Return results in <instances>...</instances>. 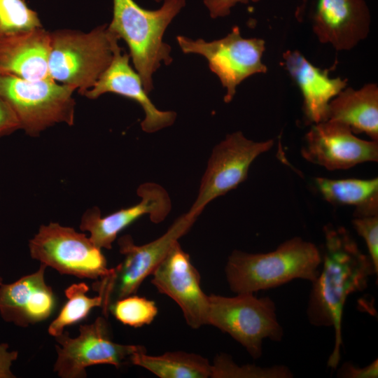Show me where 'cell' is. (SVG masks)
I'll list each match as a JSON object with an SVG mask.
<instances>
[{"instance_id":"obj_26","label":"cell","mask_w":378,"mask_h":378,"mask_svg":"<svg viewBox=\"0 0 378 378\" xmlns=\"http://www.w3.org/2000/svg\"><path fill=\"white\" fill-rule=\"evenodd\" d=\"M42 27L38 14L24 0H0V36Z\"/></svg>"},{"instance_id":"obj_1","label":"cell","mask_w":378,"mask_h":378,"mask_svg":"<svg viewBox=\"0 0 378 378\" xmlns=\"http://www.w3.org/2000/svg\"><path fill=\"white\" fill-rule=\"evenodd\" d=\"M323 232L321 266L312 283L307 316L314 326L333 328L335 344L327 365L335 369L341 358L345 302L351 294L364 290L370 276L378 273L370 256L360 249L346 228L328 224Z\"/></svg>"},{"instance_id":"obj_29","label":"cell","mask_w":378,"mask_h":378,"mask_svg":"<svg viewBox=\"0 0 378 378\" xmlns=\"http://www.w3.org/2000/svg\"><path fill=\"white\" fill-rule=\"evenodd\" d=\"M260 0H203L204 6L209 12L211 18L225 17L230 14L231 9L236 4H248L250 1L256 3Z\"/></svg>"},{"instance_id":"obj_13","label":"cell","mask_w":378,"mask_h":378,"mask_svg":"<svg viewBox=\"0 0 378 378\" xmlns=\"http://www.w3.org/2000/svg\"><path fill=\"white\" fill-rule=\"evenodd\" d=\"M151 283L181 308L194 329L207 325L209 295L201 286L200 273L177 241L152 273Z\"/></svg>"},{"instance_id":"obj_28","label":"cell","mask_w":378,"mask_h":378,"mask_svg":"<svg viewBox=\"0 0 378 378\" xmlns=\"http://www.w3.org/2000/svg\"><path fill=\"white\" fill-rule=\"evenodd\" d=\"M336 375L340 378H377L378 360H373L364 368L357 367L350 362H345L337 370Z\"/></svg>"},{"instance_id":"obj_31","label":"cell","mask_w":378,"mask_h":378,"mask_svg":"<svg viewBox=\"0 0 378 378\" xmlns=\"http://www.w3.org/2000/svg\"><path fill=\"white\" fill-rule=\"evenodd\" d=\"M18 356L17 351H9V345L7 343L0 342V378L15 377L11 371V366Z\"/></svg>"},{"instance_id":"obj_22","label":"cell","mask_w":378,"mask_h":378,"mask_svg":"<svg viewBox=\"0 0 378 378\" xmlns=\"http://www.w3.org/2000/svg\"><path fill=\"white\" fill-rule=\"evenodd\" d=\"M130 362L160 378H208L211 374L209 360L193 353L172 351L150 356L140 351L130 356Z\"/></svg>"},{"instance_id":"obj_10","label":"cell","mask_w":378,"mask_h":378,"mask_svg":"<svg viewBox=\"0 0 378 378\" xmlns=\"http://www.w3.org/2000/svg\"><path fill=\"white\" fill-rule=\"evenodd\" d=\"M57 357L53 370L62 378H85L88 367L107 364L116 368L130 362L143 346L122 344L113 341L107 320L99 316L79 327V335L71 337L67 332L55 337Z\"/></svg>"},{"instance_id":"obj_32","label":"cell","mask_w":378,"mask_h":378,"mask_svg":"<svg viewBox=\"0 0 378 378\" xmlns=\"http://www.w3.org/2000/svg\"><path fill=\"white\" fill-rule=\"evenodd\" d=\"M3 284V278L0 276V285Z\"/></svg>"},{"instance_id":"obj_20","label":"cell","mask_w":378,"mask_h":378,"mask_svg":"<svg viewBox=\"0 0 378 378\" xmlns=\"http://www.w3.org/2000/svg\"><path fill=\"white\" fill-rule=\"evenodd\" d=\"M326 120L343 123L353 133H365L378 141V87L368 83L359 90L346 87L329 102Z\"/></svg>"},{"instance_id":"obj_4","label":"cell","mask_w":378,"mask_h":378,"mask_svg":"<svg viewBox=\"0 0 378 378\" xmlns=\"http://www.w3.org/2000/svg\"><path fill=\"white\" fill-rule=\"evenodd\" d=\"M197 217L188 211L178 217L167 232L156 239L143 245L134 244L132 237L119 238V251L123 259L108 274L92 284V288L102 298V312L108 315L114 301L134 295L142 282L155 270L178 240L186 234Z\"/></svg>"},{"instance_id":"obj_5","label":"cell","mask_w":378,"mask_h":378,"mask_svg":"<svg viewBox=\"0 0 378 378\" xmlns=\"http://www.w3.org/2000/svg\"><path fill=\"white\" fill-rule=\"evenodd\" d=\"M50 78L78 89L83 95L93 88L113 57L111 35L106 24L88 33L57 30L50 32Z\"/></svg>"},{"instance_id":"obj_2","label":"cell","mask_w":378,"mask_h":378,"mask_svg":"<svg viewBox=\"0 0 378 378\" xmlns=\"http://www.w3.org/2000/svg\"><path fill=\"white\" fill-rule=\"evenodd\" d=\"M322 262L320 249L300 237L289 239L268 253L233 251L225 267L230 290L254 293L300 279L313 283Z\"/></svg>"},{"instance_id":"obj_12","label":"cell","mask_w":378,"mask_h":378,"mask_svg":"<svg viewBox=\"0 0 378 378\" xmlns=\"http://www.w3.org/2000/svg\"><path fill=\"white\" fill-rule=\"evenodd\" d=\"M303 158L328 170L378 161V141L356 136L347 125L331 120L313 124L301 148Z\"/></svg>"},{"instance_id":"obj_24","label":"cell","mask_w":378,"mask_h":378,"mask_svg":"<svg viewBox=\"0 0 378 378\" xmlns=\"http://www.w3.org/2000/svg\"><path fill=\"white\" fill-rule=\"evenodd\" d=\"M211 378H292V371L285 365L260 367L255 364L239 365L225 353L216 355L211 364Z\"/></svg>"},{"instance_id":"obj_11","label":"cell","mask_w":378,"mask_h":378,"mask_svg":"<svg viewBox=\"0 0 378 378\" xmlns=\"http://www.w3.org/2000/svg\"><path fill=\"white\" fill-rule=\"evenodd\" d=\"M273 145V139L253 141L241 132L227 134L214 148L197 197L188 212L198 217L209 202L237 188L246 179L255 158Z\"/></svg>"},{"instance_id":"obj_15","label":"cell","mask_w":378,"mask_h":378,"mask_svg":"<svg viewBox=\"0 0 378 378\" xmlns=\"http://www.w3.org/2000/svg\"><path fill=\"white\" fill-rule=\"evenodd\" d=\"M108 31L111 35V62L93 88L87 90L83 95L94 99L103 94L111 92L134 100L144 111L145 118L141 126L143 131L147 133H153L172 125L176 120V113L172 111H160L155 107L146 92L139 75L129 63L130 54L119 46V38Z\"/></svg>"},{"instance_id":"obj_16","label":"cell","mask_w":378,"mask_h":378,"mask_svg":"<svg viewBox=\"0 0 378 378\" xmlns=\"http://www.w3.org/2000/svg\"><path fill=\"white\" fill-rule=\"evenodd\" d=\"M311 19L318 41L337 50L354 48L368 36L371 23L364 0H315Z\"/></svg>"},{"instance_id":"obj_14","label":"cell","mask_w":378,"mask_h":378,"mask_svg":"<svg viewBox=\"0 0 378 378\" xmlns=\"http://www.w3.org/2000/svg\"><path fill=\"white\" fill-rule=\"evenodd\" d=\"M141 201L102 217L98 207L88 209L82 216L80 229L90 233V239L99 248L111 249L117 235L144 215L151 221H163L172 209L167 190L155 183H145L137 189Z\"/></svg>"},{"instance_id":"obj_23","label":"cell","mask_w":378,"mask_h":378,"mask_svg":"<svg viewBox=\"0 0 378 378\" xmlns=\"http://www.w3.org/2000/svg\"><path fill=\"white\" fill-rule=\"evenodd\" d=\"M88 290V286L83 282L71 284L64 290L67 301L48 328L51 336L60 335L66 327L85 318L92 309L102 307V297L91 298L87 295Z\"/></svg>"},{"instance_id":"obj_21","label":"cell","mask_w":378,"mask_h":378,"mask_svg":"<svg viewBox=\"0 0 378 378\" xmlns=\"http://www.w3.org/2000/svg\"><path fill=\"white\" fill-rule=\"evenodd\" d=\"M323 199L334 205L354 206V217L378 215V178H314Z\"/></svg>"},{"instance_id":"obj_7","label":"cell","mask_w":378,"mask_h":378,"mask_svg":"<svg viewBox=\"0 0 378 378\" xmlns=\"http://www.w3.org/2000/svg\"><path fill=\"white\" fill-rule=\"evenodd\" d=\"M75 90L52 78L27 80L0 72V97L13 111L20 129L32 136L56 123L74 124Z\"/></svg>"},{"instance_id":"obj_17","label":"cell","mask_w":378,"mask_h":378,"mask_svg":"<svg viewBox=\"0 0 378 378\" xmlns=\"http://www.w3.org/2000/svg\"><path fill=\"white\" fill-rule=\"evenodd\" d=\"M47 266L17 281L0 285V316L4 321L27 327L48 318L56 305L52 288L45 281Z\"/></svg>"},{"instance_id":"obj_18","label":"cell","mask_w":378,"mask_h":378,"mask_svg":"<svg viewBox=\"0 0 378 378\" xmlns=\"http://www.w3.org/2000/svg\"><path fill=\"white\" fill-rule=\"evenodd\" d=\"M283 60L302 93V109L307 123L326 121L329 102L346 87L347 80L330 78L328 69L315 66L298 50H287Z\"/></svg>"},{"instance_id":"obj_8","label":"cell","mask_w":378,"mask_h":378,"mask_svg":"<svg viewBox=\"0 0 378 378\" xmlns=\"http://www.w3.org/2000/svg\"><path fill=\"white\" fill-rule=\"evenodd\" d=\"M176 40L182 51L202 55L208 61L210 70L226 88L224 102H230L236 88L244 80L255 74H264L267 68L262 62L265 42L259 38H245L235 26L225 37L205 41L192 40L177 36Z\"/></svg>"},{"instance_id":"obj_27","label":"cell","mask_w":378,"mask_h":378,"mask_svg":"<svg viewBox=\"0 0 378 378\" xmlns=\"http://www.w3.org/2000/svg\"><path fill=\"white\" fill-rule=\"evenodd\" d=\"M352 225L365 241L368 255L378 273V215L354 217Z\"/></svg>"},{"instance_id":"obj_9","label":"cell","mask_w":378,"mask_h":378,"mask_svg":"<svg viewBox=\"0 0 378 378\" xmlns=\"http://www.w3.org/2000/svg\"><path fill=\"white\" fill-rule=\"evenodd\" d=\"M29 248L33 259L62 274L97 280L110 271L102 249L89 237L57 223L41 225Z\"/></svg>"},{"instance_id":"obj_3","label":"cell","mask_w":378,"mask_h":378,"mask_svg":"<svg viewBox=\"0 0 378 378\" xmlns=\"http://www.w3.org/2000/svg\"><path fill=\"white\" fill-rule=\"evenodd\" d=\"M185 6L186 0H164L160 8L148 10L134 0H113V18L107 29L127 43L148 94L153 89V74L162 63L172 62L171 47L163 41V36Z\"/></svg>"},{"instance_id":"obj_33","label":"cell","mask_w":378,"mask_h":378,"mask_svg":"<svg viewBox=\"0 0 378 378\" xmlns=\"http://www.w3.org/2000/svg\"><path fill=\"white\" fill-rule=\"evenodd\" d=\"M153 1H155V2L159 3V2L163 1L164 0H153Z\"/></svg>"},{"instance_id":"obj_19","label":"cell","mask_w":378,"mask_h":378,"mask_svg":"<svg viewBox=\"0 0 378 378\" xmlns=\"http://www.w3.org/2000/svg\"><path fill=\"white\" fill-rule=\"evenodd\" d=\"M50 40L43 27L0 36V72L27 80L51 78Z\"/></svg>"},{"instance_id":"obj_30","label":"cell","mask_w":378,"mask_h":378,"mask_svg":"<svg viewBox=\"0 0 378 378\" xmlns=\"http://www.w3.org/2000/svg\"><path fill=\"white\" fill-rule=\"evenodd\" d=\"M20 129L19 121L10 106L0 97V136Z\"/></svg>"},{"instance_id":"obj_6","label":"cell","mask_w":378,"mask_h":378,"mask_svg":"<svg viewBox=\"0 0 378 378\" xmlns=\"http://www.w3.org/2000/svg\"><path fill=\"white\" fill-rule=\"evenodd\" d=\"M207 325L229 334L253 359L261 357L264 340L279 342L284 336L275 302L268 296L257 298L253 293L209 295Z\"/></svg>"},{"instance_id":"obj_25","label":"cell","mask_w":378,"mask_h":378,"mask_svg":"<svg viewBox=\"0 0 378 378\" xmlns=\"http://www.w3.org/2000/svg\"><path fill=\"white\" fill-rule=\"evenodd\" d=\"M109 312L122 324L139 328L151 323L158 309L154 301L134 294L114 301Z\"/></svg>"}]
</instances>
